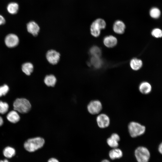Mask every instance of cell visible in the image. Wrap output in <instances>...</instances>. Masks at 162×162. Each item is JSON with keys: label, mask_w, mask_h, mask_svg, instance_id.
<instances>
[{"label": "cell", "mask_w": 162, "mask_h": 162, "mask_svg": "<svg viewBox=\"0 0 162 162\" xmlns=\"http://www.w3.org/2000/svg\"><path fill=\"white\" fill-rule=\"evenodd\" d=\"M0 162H11V161L9 159L4 158L0 159Z\"/></svg>", "instance_id": "30"}, {"label": "cell", "mask_w": 162, "mask_h": 162, "mask_svg": "<svg viewBox=\"0 0 162 162\" xmlns=\"http://www.w3.org/2000/svg\"><path fill=\"white\" fill-rule=\"evenodd\" d=\"M47 162H60V161L57 158L54 157H51L48 159Z\"/></svg>", "instance_id": "28"}, {"label": "cell", "mask_w": 162, "mask_h": 162, "mask_svg": "<svg viewBox=\"0 0 162 162\" xmlns=\"http://www.w3.org/2000/svg\"><path fill=\"white\" fill-rule=\"evenodd\" d=\"M16 151V149L13 147L8 146L5 147L3 149L2 154L4 158L10 159L15 156Z\"/></svg>", "instance_id": "10"}, {"label": "cell", "mask_w": 162, "mask_h": 162, "mask_svg": "<svg viewBox=\"0 0 162 162\" xmlns=\"http://www.w3.org/2000/svg\"><path fill=\"white\" fill-rule=\"evenodd\" d=\"M28 32L34 36H37L40 31V28L38 24L34 21H31L27 24Z\"/></svg>", "instance_id": "11"}, {"label": "cell", "mask_w": 162, "mask_h": 162, "mask_svg": "<svg viewBox=\"0 0 162 162\" xmlns=\"http://www.w3.org/2000/svg\"><path fill=\"white\" fill-rule=\"evenodd\" d=\"M106 23L103 19L98 18L94 21L91 24L90 30L91 34L94 37H98L101 29H104L106 27Z\"/></svg>", "instance_id": "4"}, {"label": "cell", "mask_w": 162, "mask_h": 162, "mask_svg": "<svg viewBox=\"0 0 162 162\" xmlns=\"http://www.w3.org/2000/svg\"><path fill=\"white\" fill-rule=\"evenodd\" d=\"M7 118L10 122L15 123L20 120V116L17 112L13 110L10 112L7 116Z\"/></svg>", "instance_id": "16"}, {"label": "cell", "mask_w": 162, "mask_h": 162, "mask_svg": "<svg viewBox=\"0 0 162 162\" xmlns=\"http://www.w3.org/2000/svg\"><path fill=\"white\" fill-rule=\"evenodd\" d=\"M104 45L108 48H112L115 46L117 44V38L112 35L105 37L103 40Z\"/></svg>", "instance_id": "14"}, {"label": "cell", "mask_w": 162, "mask_h": 162, "mask_svg": "<svg viewBox=\"0 0 162 162\" xmlns=\"http://www.w3.org/2000/svg\"><path fill=\"white\" fill-rule=\"evenodd\" d=\"M5 22V20L3 16L0 14V26L3 25Z\"/></svg>", "instance_id": "29"}, {"label": "cell", "mask_w": 162, "mask_h": 162, "mask_svg": "<svg viewBox=\"0 0 162 162\" xmlns=\"http://www.w3.org/2000/svg\"><path fill=\"white\" fill-rule=\"evenodd\" d=\"M135 157L138 162H148L150 153L148 149L144 146L137 147L134 152Z\"/></svg>", "instance_id": "5"}, {"label": "cell", "mask_w": 162, "mask_h": 162, "mask_svg": "<svg viewBox=\"0 0 162 162\" xmlns=\"http://www.w3.org/2000/svg\"><path fill=\"white\" fill-rule=\"evenodd\" d=\"M9 90V87L6 84L0 86V97L5 95L8 92Z\"/></svg>", "instance_id": "27"}, {"label": "cell", "mask_w": 162, "mask_h": 162, "mask_svg": "<svg viewBox=\"0 0 162 162\" xmlns=\"http://www.w3.org/2000/svg\"><path fill=\"white\" fill-rule=\"evenodd\" d=\"M158 151L161 154L162 153V143H161L159 145L158 148Z\"/></svg>", "instance_id": "31"}, {"label": "cell", "mask_w": 162, "mask_h": 162, "mask_svg": "<svg viewBox=\"0 0 162 162\" xmlns=\"http://www.w3.org/2000/svg\"><path fill=\"white\" fill-rule=\"evenodd\" d=\"M33 65L30 62H26L23 64L22 67V71L26 75H30L33 72Z\"/></svg>", "instance_id": "21"}, {"label": "cell", "mask_w": 162, "mask_h": 162, "mask_svg": "<svg viewBox=\"0 0 162 162\" xmlns=\"http://www.w3.org/2000/svg\"><path fill=\"white\" fill-rule=\"evenodd\" d=\"M45 143L44 139L40 137L29 139L23 144L25 151L29 153H33L42 148Z\"/></svg>", "instance_id": "1"}, {"label": "cell", "mask_w": 162, "mask_h": 162, "mask_svg": "<svg viewBox=\"0 0 162 162\" xmlns=\"http://www.w3.org/2000/svg\"><path fill=\"white\" fill-rule=\"evenodd\" d=\"M9 109V105L5 102L0 101V113L4 114L6 113Z\"/></svg>", "instance_id": "25"}, {"label": "cell", "mask_w": 162, "mask_h": 162, "mask_svg": "<svg viewBox=\"0 0 162 162\" xmlns=\"http://www.w3.org/2000/svg\"><path fill=\"white\" fill-rule=\"evenodd\" d=\"M60 54L56 51L51 50H48L46 54V58L48 62L53 65L57 64L60 58Z\"/></svg>", "instance_id": "7"}, {"label": "cell", "mask_w": 162, "mask_h": 162, "mask_svg": "<svg viewBox=\"0 0 162 162\" xmlns=\"http://www.w3.org/2000/svg\"><path fill=\"white\" fill-rule=\"evenodd\" d=\"M3 120L2 118L0 116V126H2L3 124Z\"/></svg>", "instance_id": "32"}, {"label": "cell", "mask_w": 162, "mask_h": 162, "mask_svg": "<svg viewBox=\"0 0 162 162\" xmlns=\"http://www.w3.org/2000/svg\"><path fill=\"white\" fill-rule=\"evenodd\" d=\"M89 53L93 57H100L101 55L100 49L96 46L92 47L90 49Z\"/></svg>", "instance_id": "23"}, {"label": "cell", "mask_w": 162, "mask_h": 162, "mask_svg": "<svg viewBox=\"0 0 162 162\" xmlns=\"http://www.w3.org/2000/svg\"><path fill=\"white\" fill-rule=\"evenodd\" d=\"M150 15L152 18L157 19L159 18L160 15V10L157 8H152L150 11Z\"/></svg>", "instance_id": "24"}, {"label": "cell", "mask_w": 162, "mask_h": 162, "mask_svg": "<svg viewBox=\"0 0 162 162\" xmlns=\"http://www.w3.org/2000/svg\"><path fill=\"white\" fill-rule=\"evenodd\" d=\"M14 110L21 113L28 112L31 108V105L29 101L24 98L16 99L13 103Z\"/></svg>", "instance_id": "2"}, {"label": "cell", "mask_w": 162, "mask_h": 162, "mask_svg": "<svg viewBox=\"0 0 162 162\" xmlns=\"http://www.w3.org/2000/svg\"><path fill=\"white\" fill-rule=\"evenodd\" d=\"M4 42L7 47L13 48L18 45L19 43V39L15 34H10L6 37Z\"/></svg>", "instance_id": "9"}, {"label": "cell", "mask_w": 162, "mask_h": 162, "mask_svg": "<svg viewBox=\"0 0 162 162\" xmlns=\"http://www.w3.org/2000/svg\"><path fill=\"white\" fill-rule=\"evenodd\" d=\"M96 122L98 126L100 128L107 127L110 125V120L109 116L104 113L99 115L96 118Z\"/></svg>", "instance_id": "8"}, {"label": "cell", "mask_w": 162, "mask_h": 162, "mask_svg": "<svg viewBox=\"0 0 162 162\" xmlns=\"http://www.w3.org/2000/svg\"><path fill=\"white\" fill-rule=\"evenodd\" d=\"M128 130L130 136L134 138L143 134L145 132L146 127L138 122H132L128 124Z\"/></svg>", "instance_id": "3"}, {"label": "cell", "mask_w": 162, "mask_h": 162, "mask_svg": "<svg viewBox=\"0 0 162 162\" xmlns=\"http://www.w3.org/2000/svg\"><path fill=\"white\" fill-rule=\"evenodd\" d=\"M109 156L112 160L121 158L123 156L122 151L120 149L116 148H113L109 152Z\"/></svg>", "instance_id": "17"}, {"label": "cell", "mask_w": 162, "mask_h": 162, "mask_svg": "<svg viewBox=\"0 0 162 162\" xmlns=\"http://www.w3.org/2000/svg\"><path fill=\"white\" fill-rule=\"evenodd\" d=\"M19 9V5L18 4L15 2H11L8 4L7 6V9L8 12L11 14H16Z\"/></svg>", "instance_id": "19"}, {"label": "cell", "mask_w": 162, "mask_h": 162, "mask_svg": "<svg viewBox=\"0 0 162 162\" xmlns=\"http://www.w3.org/2000/svg\"><path fill=\"white\" fill-rule=\"evenodd\" d=\"M139 88L141 93L143 94H148L151 92L152 87L149 83L147 82H143L140 84Z\"/></svg>", "instance_id": "15"}, {"label": "cell", "mask_w": 162, "mask_h": 162, "mask_svg": "<svg viewBox=\"0 0 162 162\" xmlns=\"http://www.w3.org/2000/svg\"><path fill=\"white\" fill-rule=\"evenodd\" d=\"M120 140V137L119 135L116 133H114L107 139L106 142L110 147L114 148L118 147V142Z\"/></svg>", "instance_id": "12"}, {"label": "cell", "mask_w": 162, "mask_h": 162, "mask_svg": "<svg viewBox=\"0 0 162 162\" xmlns=\"http://www.w3.org/2000/svg\"><path fill=\"white\" fill-rule=\"evenodd\" d=\"M90 63L94 67L99 68L101 67L103 64L102 60L100 57L92 56L90 59Z\"/></svg>", "instance_id": "22"}, {"label": "cell", "mask_w": 162, "mask_h": 162, "mask_svg": "<svg viewBox=\"0 0 162 162\" xmlns=\"http://www.w3.org/2000/svg\"><path fill=\"white\" fill-rule=\"evenodd\" d=\"M87 109L88 112L92 115L98 114L102 109L101 102L98 100H94L91 101L88 104Z\"/></svg>", "instance_id": "6"}, {"label": "cell", "mask_w": 162, "mask_h": 162, "mask_svg": "<svg viewBox=\"0 0 162 162\" xmlns=\"http://www.w3.org/2000/svg\"><path fill=\"white\" fill-rule=\"evenodd\" d=\"M151 34L153 37L155 38H158L161 37L162 36V31L159 28H155L152 31Z\"/></svg>", "instance_id": "26"}, {"label": "cell", "mask_w": 162, "mask_h": 162, "mask_svg": "<svg viewBox=\"0 0 162 162\" xmlns=\"http://www.w3.org/2000/svg\"><path fill=\"white\" fill-rule=\"evenodd\" d=\"M45 84L49 87H54L56 85L57 79L55 76L52 74L46 75L44 80Z\"/></svg>", "instance_id": "18"}, {"label": "cell", "mask_w": 162, "mask_h": 162, "mask_svg": "<svg viewBox=\"0 0 162 162\" xmlns=\"http://www.w3.org/2000/svg\"><path fill=\"white\" fill-rule=\"evenodd\" d=\"M130 65L133 70H138L142 66V62L140 59L134 58L131 60Z\"/></svg>", "instance_id": "20"}, {"label": "cell", "mask_w": 162, "mask_h": 162, "mask_svg": "<svg viewBox=\"0 0 162 162\" xmlns=\"http://www.w3.org/2000/svg\"><path fill=\"white\" fill-rule=\"evenodd\" d=\"M125 28V24L122 21L120 20L116 21L113 26L114 31L116 33L119 34H123L124 32Z\"/></svg>", "instance_id": "13"}, {"label": "cell", "mask_w": 162, "mask_h": 162, "mask_svg": "<svg viewBox=\"0 0 162 162\" xmlns=\"http://www.w3.org/2000/svg\"><path fill=\"white\" fill-rule=\"evenodd\" d=\"M101 162H110L108 160L104 159L101 161Z\"/></svg>", "instance_id": "33"}]
</instances>
